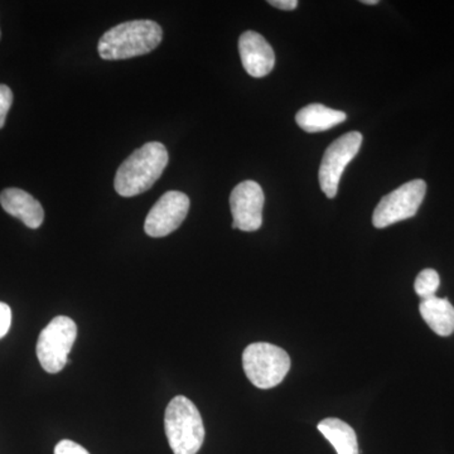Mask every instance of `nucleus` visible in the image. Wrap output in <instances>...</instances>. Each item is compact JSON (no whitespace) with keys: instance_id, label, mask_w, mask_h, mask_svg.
<instances>
[{"instance_id":"nucleus-1","label":"nucleus","mask_w":454,"mask_h":454,"mask_svg":"<svg viewBox=\"0 0 454 454\" xmlns=\"http://www.w3.org/2000/svg\"><path fill=\"white\" fill-rule=\"evenodd\" d=\"M163 31L151 20H130L113 27L98 41V55L106 61L146 55L160 46Z\"/></svg>"},{"instance_id":"nucleus-2","label":"nucleus","mask_w":454,"mask_h":454,"mask_svg":"<svg viewBox=\"0 0 454 454\" xmlns=\"http://www.w3.org/2000/svg\"><path fill=\"white\" fill-rule=\"evenodd\" d=\"M168 160V152L162 143L151 142L140 146L119 167L114 181L116 192L121 197L146 192L160 178Z\"/></svg>"},{"instance_id":"nucleus-3","label":"nucleus","mask_w":454,"mask_h":454,"mask_svg":"<svg viewBox=\"0 0 454 454\" xmlns=\"http://www.w3.org/2000/svg\"><path fill=\"white\" fill-rule=\"evenodd\" d=\"M164 429L175 454H197L205 441V427L197 406L186 396L170 400L164 415Z\"/></svg>"},{"instance_id":"nucleus-4","label":"nucleus","mask_w":454,"mask_h":454,"mask_svg":"<svg viewBox=\"0 0 454 454\" xmlns=\"http://www.w3.org/2000/svg\"><path fill=\"white\" fill-rule=\"evenodd\" d=\"M245 375L259 389L276 387L291 370V357L283 348L268 342L247 346L243 354Z\"/></svg>"},{"instance_id":"nucleus-5","label":"nucleus","mask_w":454,"mask_h":454,"mask_svg":"<svg viewBox=\"0 0 454 454\" xmlns=\"http://www.w3.org/2000/svg\"><path fill=\"white\" fill-rule=\"evenodd\" d=\"M76 337L77 325L68 317L59 316L50 322L38 337L35 349L44 372L57 373L64 370Z\"/></svg>"},{"instance_id":"nucleus-6","label":"nucleus","mask_w":454,"mask_h":454,"mask_svg":"<svg viewBox=\"0 0 454 454\" xmlns=\"http://www.w3.org/2000/svg\"><path fill=\"white\" fill-rule=\"evenodd\" d=\"M426 192V182L423 179H414L396 188L389 195L382 197L373 211V226L376 229H384L415 216L422 205Z\"/></svg>"},{"instance_id":"nucleus-7","label":"nucleus","mask_w":454,"mask_h":454,"mask_svg":"<svg viewBox=\"0 0 454 454\" xmlns=\"http://www.w3.org/2000/svg\"><path fill=\"white\" fill-rule=\"evenodd\" d=\"M363 145V136L358 131H349L334 140L328 146L319 167V184L328 199L336 197L339 191L340 176L348 164L356 157Z\"/></svg>"},{"instance_id":"nucleus-8","label":"nucleus","mask_w":454,"mask_h":454,"mask_svg":"<svg viewBox=\"0 0 454 454\" xmlns=\"http://www.w3.org/2000/svg\"><path fill=\"white\" fill-rule=\"evenodd\" d=\"M190 210V199L179 191L164 193L149 211L145 223V234L164 238L182 225Z\"/></svg>"},{"instance_id":"nucleus-9","label":"nucleus","mask_w":454,"mask_h":454,"mask_svg":"<svg viewBox=\"0 0 454 454\" xmlns=\"http://www.w3.org/2000/svg\"><path fill=\"white\" fill-rule=\"evenodd\" d=\"M264 192L255 181H244L232 190L230 196L232 229L252 232L262 225V207H264Z\"/></svg>"},{"instance_id":"nucleus-10","label":"nucleus","mask_w":454,"mask_h":454,"mask_svg":"<svg viewBox=\"0 0 454 454\" xmlns=\"http://www.w3.org/2000/svg\"><path fill=\"white\" fill-rule=\"evenodd\" d=\"M239 52L245 71L250 76H267L276 65V55L268 41L262 35L254 31L243 33L239 38Z\"/></svg>"},{"instance_id":"nucleus-11","label":"nucleus","mask_w":454,"mask_h":454,"mask_svg":"<svg viewBox=\"0 0 454 454\" xmlns=\"http://www.w3.org/2000/svg\"><path fill=\"white\" fill-rule=\"evenodd\" d=\"M0 205L5 212L22 221L29 229H38L43 223V207L26 191L7 188L0 193Z\"/></svg>"},{"instance_id":"nucleus-12","label":"nucleus","mask_w":454,"mask_h":454,"mask_svg":"<svg viewBox=\"0 0 454 454\" xmlns=\"http://www.w3.org/2000/svg\"><path fill=\"white\" fill-rule=\"evenodd\" d=\"M419 310L430 330L438 336L447 337L454 333V307L446 298L423 300Z\"/></svg>"},{"instance_id":"nucleus-13","label":"nucleus","mask_w":454,"mask_h":454,"mask_svg":"<svg viewBox=\"0 0 454 454\" xmlns=\"http://www.w3.org/2000/svg\"><path fill=\"white\" fill-rule=\"evenodd\" d=\"M345 121V113L330 109L321 104H310V106H304L295 115L298 127L307 133L325 131Z\"/></svg>"},{"instance_id":"nucleus-14","label":"nucleus","mask_w":454,"mask_h":454,"mask_svg":"<svg viewBox=\"0 0 454 454\" xmlns=\"http://www.w3.org/2000/svg\"><path fill=\"white\" fill-rule=\"evenodd\" d=\"M319 432L333 444L337 454H360L354 428L337 418H327L318 424Z\"/></svg>"},{"instance_id":"nucleus-15","label":"nucleus","mask_w":454,"mask_h":454,"mask_svg":"<svg viewBox=\"0 0 454 454\" xmlns=\"http://www.w3.org/2000/svg\"><path fill=\"white\" fill-rule=\"evenodd\" d=\"M439 284H441V278L437 271L434 269H424L415 279V293L422 298V301L428 300V298L435 297Z\"/></svg>"},{"instance_id":"nucleus-16","label":"nucleus","mask_w":454,"mask_h":454,"mask_svg":"<svg viewBox=\"0 0 454 454\" xmlns=\"http://www.w3.org/2000/svg\"><path fill=\"white\" fill-rule=\"evenodd\" d=\"M12 104H13V92L7 85H0V129L4 127Z\"/></svg>"},{"instance_id":"nucleus-17","label":"nucleus","mask_w":454,"mask_h":454,"mask_svg":"<svg viewBox=\"0 0 454 454\" xmlns=\"http://www.w3.org/2000/svg\"><path fill=\"white\" fill-rule=\"evenodd\" d=\"M55 454H90L88 450H85L80 444L74 443L73 441H68V439H65V441L59 442L55 448Z\"/></svg>"},{"instance_id":"nucleus-18","label":"nucleus","mask_w":454,"mask_h":454,"mask_svg":"<svg viewBox=\"0 0 454 454\" xmlns=\"http://www.w3.org/2000/svg\"><path fill=\"white\" fill-rule=\"evenodd\" d=\"M12 325V310L8 304L0 301V339L9 333Z\"/></svg>"},{"instance_id":"nucleus-19","label":"nucleus","mask_w":454,"mask_h":454,"mask_svg":"<svg viewBox=\"0 0 454 454\" xmlns=\"http://www.w3.org/2000/svg\"><path fill=\"white\" fill-rule=\"evenodd\" d=\"M269 4L282 11H293L298 7L297 0H269Z\"/></svg>"},{"instance_id":"nucleus-20","label":"nucleus","mask_w":454,"mask_h":454,"mask_svg":"<svg viewBox=\"0 0 454 454\" xmlns=\"http://www.w3.org/2000/svg\"><path fill=\"white\" fill-rule=\"evenodd\" d=\"M363 4H367V5H375V4H378V0H363Z\"/></svg>"},{"instance_id":"nucleus-21","label":"nucleus","mask_w":454,"mask_h":454,"mask_svg":"<svg viewBox=\"0 0 454 454\" xmlns=\"http://www.w3.org/2000/svg\"><path fill=\"white\" fill-rule=\"evenodd\" d=\"M0 35H2V33H0Z\"/></svg>"}]
</instances>
